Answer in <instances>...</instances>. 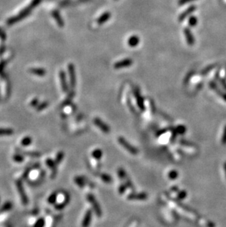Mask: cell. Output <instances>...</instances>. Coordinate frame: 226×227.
Segmentation results:
<instances>
[{
	"label": "cell",
	"instance_id": "cell-1",
	"mask_svg": "<svg viewBox=\"0 0 226 227\" xmlns=\"http://www.w3.org/2000/svg\"><path fill=\"white\" fill-rule=\"evenodd\" d=\"M87 200L88 201V202H90L91 204L92 207L93 208L94 211H95V214L97 215L98 217H102V210L101 209V206L99 205L98 202L95 197L92 194L89 193L87 196Z\"/></svg>",
	"mask_w": 226,
	"mask_h": 227
},
{
	"label": "cell",
	"instance_id": "cell-2",
	"mask_svg": "<svg viewBox=\"0 0 226 227\" xmlns=\"http://www.w3.org/2000/svg\"><path fill=\"white\" fill-rule=\"evenodd\" d=\"M118 143H119L120 144H121V146L125 148V149L127 150L130 154H134V155H136L138 154L139 151L137 148H135L134 146H133L131 144H130V143H128L124 138L119 137L118 138Z\"/></svg>",
	"mask_w": 226,
	"mask_h": 227
},
{
	"label": "cell",
	"instance_id": "cell-3",
	"mask_svg": "<svg viewBox=\"0 0 226 227\" xmlns=\"http://www.w3.org/2000/svg\"><path fill=\"white\" fill-rule=\"evenodd\" d=\"M93 123L95 125H96L104 133H109L110 132V127H109V126L107 125V124H105L99 118H95L93 119Z\"/></svg>",
	"mask_w": 226,
	"mask_h": 227
},
{
	"label": "cell",
	"instance_id": "cell-4",
	"mask_svg": "<svg viewBox=\"0 0 226 227\" xmlns=\"http://www.w3.org/2000/svg\"><path fill=\"white\" fill-rule=\"evenodd\" d=\"M148 195L145 193H131L128 196V200H137L144 201L146 200Z\"/></svg>",
	"mask_w": 226,
	"mask_h": 227
},
{
	"label": "cell",
	"instance_id": "cell-5",
	"mask_svg": "<svg viewBox=\"0 0 226 227\" xmlns=\"http://www.w3.org/2000/svg\"><path fill=\"white\" fill-rule=\"evenodd\" d=\"M92 210L91 209H88L85 213V217H84L83 220L82 222V227H88L90 225L92 221Z\"/></svg>",
	"mask_w": 226,
	"mask_h": 227
},
{
	"label": "cell",
	"instance_id": "cell-6",
	"mask_svg": "<svg viewBox=\"0 0 226 227\" xmlns=\"http://www.w3.org/2000/svg\"><path fill=\"white\" fill-rule=\"evenodd\" d=\"M132 64V60L131 59H124V60H122L121 61H118V62L116 63L115 64L114 67L115 69H123V68H126V67H128V66H130Z\"/></svg>",
	"mask_w": 226,
	"mask_h": 227
},
{
	"label": "cell",
	"instance_id": "cell-7",
	"mask_svg": "<svg viewBox=\"0 0 226 227\" xmlns=\"http://www.w3.org/2000/svg\"><path fill=\"white\" fill-rule=\"evenodd\" d=\"M68 72H69L70 81L72 88H74L76 85V74H75V68L73 65L70 64L68 66Z\"/></svg>",
	"mask_w": 226,
	"mask_h": 227
},
{
	"label": "cell",
	"instance_id": "cell-8",
	"mask_svg": "<svg viewBox=\"0 0 226 227\" xmlns=\"http://www.w3.org/2000/svg\"><path fill=\"white\" fill-rule=\"evenodd\" d=\"M195 9H196V7L195 6H190L189 8H188L184 12H183L182 13H181V15H180L179 16V21H184V20L185 19V18H186L187 16H189V15H191L192 13H193L195 11Z\"/></svg>",
	"mask_w": 226,
	"mask_h": 227
},
{
	"label": "cell",
	"instance_id": "cell-9",
	"mask_svg": "<svg viewBox=\"0 0 226 227\" xmlns=\"http://www.w3.org/2000/svg\"><path fill=\"white\" fill-rule=\"evenodd\" d=\"M184 35H185V37H186V42H187V44L190 46H192L193 44H195V38H194V36H193L191 30L188 28L185 29Z\"/></svg>",
	"mask_w": 226,
	"mask_h": 227
},
{
	"label": "cell",
	"instance_id": "cell-10",
	"mask_svg": "<svg viewBox=\"0 0 226 227\" xmlns=\"http://www.w3.org/2000/svg\"><path fill=\"white\" fill-rule=\"evenodd\" d=\"M111 17V13L109 12H106V13H103V14L98 18L97 22L98 24H103L105 23L106 21H107Z\"/></svg>",
	"mask_w": 226,
	"mask_h": 227
},
{
	"label": "cell",
	"instance_id": "cell-11",
	"mask_svg": "<svg viewBox=\"0 0 226 227\" xmlns=\"http://www.w3.org/2000/svg\"><path fill=\"white\" fill-rule=\"evenodd\" d=\"M140 43V38L138 36L136 35H133V36L130 37L128 38V44L130 47H135L138 45Z\"/></svg>",
	"mask_w": 226,
	"mask_h": 227
},
{
	"label": "cell",
	"instance_id": "cell-12",
	"mask_svg": "<svg viewBox=\"0 0 226 227\" xmlns=\"http://www.w3.org/2000/svg\"><path fill=\"white\" fill-rule=\"evenodd\" d=\"M134 94H135V96H136V100H137V105H138L139 108H140L141 110H144V109H145V106H144L143 99L142 98L141 96L140 95V93H139L138 90H137V91L135 92Z\"/></svg>",
	"mask_w": 226,
	"mask_h": 227
},
{
	"label": "cell",
	"instance_id": "cell-13",
	"mask_svg": "<svg viewBox=\"0 0 226 227\" xmlns=\"http://www.w3.org/2000/svg\"><path fill=\"white\" fill-rule=\"evenodd\" d=\"M60 79H61V85H62V88H63V91L66 92L68 91V84H67L66 82V75H65V73L63 71H61L60 74Z\"/></svg>",
	"mask_w": 226,
	"mask_h": 227
},
{
	"label": "cell",
	"instance_id": "cell-14",
	"mask_svg": "<svg viewBox=\"0 0 226 227\" xmlns=\"http://www.w3.org/2000/svg\"><path fill=\"white\" fill-rule=\"evenodd\" d=\"M92 156L93 157L95 160H100L102 159L103 156V151L100 148H96V149L93 150L92 153Z\"/></svg>",
	"mask_w": 226,
	"mask_h": 227
},
{
	"label": "cell",
	"instance_id": "cell-15",
	"mask_svg": "<svg viewBox=\"0 0 226 227\" xmlns=\"http://www.w3.org/2000/svg\"><path fill=\"white\" fill-rule=\"evenodd\" d=\"M17 186H18V190H19V193H20L22 201H23L24 204H26V203L27 202V196H26V195H25V193H24L23 187H22V186H21V185L20 182H19V184H18V185H17Z\"/></svg>",
	"mask_w": 226,
	"mask_h": 227
},
{
	"label": "cell",
	"instance_id": "cell-16",
	"mask_svg": "<svg viewBox=\"0 0 226 227\" xmlns=\"http://www.w3.org/2000/svg\"><path fill=\"white\" fill-rule=\"evenodd\" d=\"M13 134V130L10 129H1L0 128V136H10Z\"/></svg>",
	"mask_w": 226,
	"mask_h": 227
},
{
	"label": "cell",
	"instance_id": "cell-17",
	"mask_svg": "<svg viewBox=\"0 0 226 227\" xmlns=\"http://www.w3.org/2000/svg\"><path fill=\"white\" fill-rule=\"evenodd\" d=\"M74 182L75 183H76L77 185L79 186L80 187H83L85 185V180H84V178H82V177H76L74 178Z\"/></svg>",
	"mask_w": 226,
	"mask_h": 227
},
{
	"label": "cell",
	"instance_id": "cell-18",
	"mask_svg": "<svg viewBox=\"0 0 226 227\" xmlns=\"http://www.w3.org/2000/svg\"><path fill=\"white\" fill-rule=\"evenodd\" d=\"M101 179L104 181L105 183H107V184H109L112 182V177H110L109 174H107V173H102L100 176Z\"/></svg>",
	"mask_w": 226,
	"mask_h": 227
},
{
	"label": "cell",
	"instance_id": "cell-19",
	"mask_svg": "<svg viewBox=\"0 0 226 227\" xmlns=\"http://www.w3.org/2000/svg\"><path fill=\"white\" fill-rule=\"evenodd\" d=\"M118 177H119L121 180H126V179L128 178V176H127V173H126V172L121 168H118Z\"/></svg>",
	"mask_w": 226,
	"mask_h": 227
},
{
	"label": "cell",
	"instance_id": "cell-20",
	"mask_svg": "<svg viewBox=\"0 0 226 227\" xmlns=\"http://www.w3.org/2000/svg\"><path fill=\"white\" fill-rule=\"evenodd\" d=\"M63 158H64V153H63V151H59V152L57 153V154H56L55 160H54L56 165L62 162V160H63Z\"/></svg>",
	"mask_w": 226,
	"mask_h": 227
},
{
	"label": "cell",
	"instance_id": "cell-21",
	"mask_svg": "<svg viewBox=\"0 0 226 227\" xmlns=\"http://www.w3.org/2000/svg\"><path fill=\"white\" fill-rule=\"evenodd\" d=\"M46 165L49 167H50L51 170H54V171L56 172V163L55 162L53 161L51 159H47V160H46Z\"/></svg>",
	"mask_w": 226,
	"mask_h": 227
},
{
	"label": "cell",
	"instance_id": "cell-22",
	"mask_svg": "<svg viewBox=\"0 0 226 227\" xmlns=\"http://www.w3.org/2000/svg\"><path fill=\"white\" fill-rule=\"evenodd\" d=\"M198 24V18L195 16H191L189 18V25L190 27L196 26Z\"/></svg>",
	"mask_w": 226,
	"mask_h": 227
},
{
	"label": "cell",
	"instance_id": "cell-23",
	"mask_svg": "<svg viewBox=\"0 0 226 227\" xmlns=\"http://www.w3.org/2000/svg\"><path fill=\"white\" fill-rule=\"evenodd\" d=\"M178 176H179V173H178V172L175 170H171L168 173V177L170 180H176L178 177Z\"/></svg>",
	"mask_w": 226,
	"mask_h": 227
},
{
	"label": "cell",
	"instance_id": "cell-24",
	"mask_svg": "<svg viewBox=\"0 0 226 227\" xmlns=\"http://www.w3.org/2000/svg\"><path fill=\"white\" fill-rule=\"evenodd\" d=\"M54 17L55 18L56 22H57V24L60 26H63V21L61 17L60 16V15L58 14V13H54Z\"/></svg>",
	"mask_w": 226,
	"mask_h": 227
},
{
	"label": "cell",
	"instance_id": "cell-25",
	"mask_svg": "<svg viewBox=\"0 0 226 227\" xmlns=\"http://www.w3.org/2000/svg\"><path fill=\"white\" fill-rule=\"evenodd\" d=\"M30 143H32V138L30 137H26L23 138V140L21 141V144L23 146H28Z\"/></svg>",
	"mask_w": 226,
	"mask_h": 227
},
{
	"label": "cell",
	"instance_id": "cell-26",
	"mask_svg": "<svg viewBox=\"0 0 226 227\" xmlns=\"http://www.w3.org/2000/svg\"><path fill=\"white\" fill-rule=\"evenodd\" d=\"M56 196H57V194L56 193H54L49 197V199H48V201H49L50 204H54L55 201L56 200Z\"/></svg>",
	"mask_w": 226,
	"mask_h": 227
},
{
	"label": "cell",
	"instance_id": "cell-27",
	"mask_svg": "<svg viewBox=\"0 0 226 227\" xmlns=\"http://www.w3.org/2000/svg\"><path fill=\"white\" fill-rule=\"evenodd\" d=\"M44 224H45V221H44V218H40L35 224L34 227H44Z\"/></svg>",
	"mask_w": 226,
	"mask_h": 227
},
{
	"label": "cell",
	"instance_id": "cell-28",
	"mask_svg": "<svg viewBox=\"0 0 226 227\" xmlns=\"http://www.w3.org/2000/svg\"><path fill=\"white\" fill-rule=\"evenodd\" d=\"M11 206L12 205H11V204H10V203H7V204H5V206H3L2 208H1V209H0V212L6 211L7 209H8H8H9L10 208H11Z\"/></svg>",
	"mask_w": 226,
	"mask_h": 227
},
{
	"label": "cell",
	"instance_id": "cell-29",
	"mask_svg": "<svg viewBox=\"0 0 226 227\" xmlns=\"http://www.w3.org/2000/svg\"><path fill=\"white\" fill-rule=\"evenodd\" d=\"M186 196V192L185 190H183L179 193V195H178V198H179V199H184Z\"/></svg>",
	"mask_w": 226,
	"mask_h": 227
},
{
	"label": "cell",
	"instance_id": "cell-30",
	"mask_svg": "<svg viewBox=\"0 0 226 227\" xmlns=\"http://www.w3.org/2000/svg\"><path fill=\"white\" fill-rule=\"evenodd\" d=\"M185 131H186V128L184 126H179L177 127V132L180 134H183L185 132Z\"/></svg>",
	"mask_w": 226,
	"mask_h": 227
},
{
	"label": "cell",
	"instance_id": "cell-31",
	"mask_svg": "<svg viewBox=\"0 0 226 227\" xmlns=\"http://www.w3.org/2000/svg\"><path fill=\"white\" fill-rule=\"evenodd\" d=\"M126 185H121V186L119 187V189H118V190H119V193H124V191L126 190Z\"/></svg>",
	"mask_w": 226,
	"mask_h": 227
},
{
	"label": "cell",
	"instance_id": "cell-32",
	"mask_svg": "<svg viewBox=\"0 0 226 227\" xmlns=\"http://www.w3.org/2000/svg\"><path fill=\"white\" fill-rule=\"evenodd\" d=\"M13 160L16 162H21L23 161L24 158L21 156H20V155H15V156L13 157Z\"/></svg>",
	"mask_w": 226,
	"mask_h": 227
},
{
	"label": "cell",
	"instance_id": "cell-33",
	"mask_svg": "<svg viewBox=\"0 0 226 227\" xmlns=\"http://www.w3.org/2000/svg\"><path fill=\"white\" fill-rule=\"evenodd\" d=\"M192 1H195V0H179V5H183L186 4V3Z\"/></svg>",
	"mask_w": 226,
	"mask_h": 227
},
{
	"label": "cell",
	"instance_id": "cell-34",
	"mask_svg": "<svg viewBox=\"0 0 226 227\" xmlns=\"http://www.w3.org/2000/svg\"><path fill=\"white\" fill-rule=\"evenodd\" d=\"M222 142L223 144H226V127H225V129H224V132H223V135H222Z\"/></svg>",
	"mask_w": 226,
	"mask_h": 227
},
{
	"label": "cell",
	"instance_id": "cell-35",
	"mask_svg": "<svg viewBox=\"0 0 226 227\" xmlns=\"http://www.w3.org/2000/svg\"><path fill=\"white\" fill-rule=\"evenodd\" d=\"M47 107V103L42 104V105H41L40 107H39L38 110H42V108L44 109V108H45V107Z\"/></svg>",
	"mask_w": 226,
	"mask_h": 227
},
{
	"label": "cell",
	"instance_id": "cell-36",
	"mask_svg": "<svg viewBox=\"0 0 226 227\" xmlns=\"http://www.w3.org/2000/svg\"><path fill=\"white\" fill-rule=\"evenodd\" d=\"M224 169H225V173H226V163H225V165H224Z\"/></svg>",
	"mask_w": 226,
	"mask_h": 227
}]
</instances>
